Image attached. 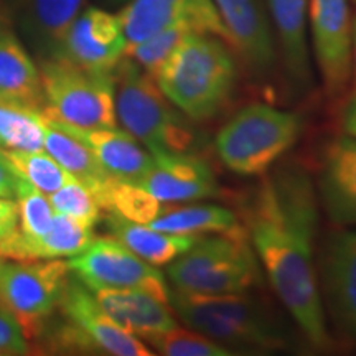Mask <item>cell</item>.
I'll list each match as a JSON object with an SVG mask.
<instances>
[{"label":"cell","instance_id":"obj_1","mask_svg":"<svg viewBox=\"0 0 356 356\" xmlns=\"http://www.w3.org/2000/svg\"><path fill=\"white\" fill-rule=\"evenodd\" d=\"M318 195L304 168L267 172L243 208L249 241L274 292L312 346L332 345L315 262Z\"/></svg>","mask_w":356,"mask_h":356},{"label":"cell","instance_id":"obj_2","mask_svg":"<svg viewBox=\"0 0 356 356\" xmlns=\"http://www.w3.org/2000/svg\"><path fill=\"white\" fill-rule=\"evenodd\" d=\"M154 78L180 113L203 122L228 106L238 83V65L228 42L193 32L178 43Z\"/></svg>","mask_w":356,"mask_h":356},{"label":"cell","instance_id":"obj_3","mask_svg":"<svg viewBox=\"0 0 356 356\" xmlns=\"http://www.w3.org/2000/svg\"><path fill=\"white\" fill-rule=\"evenodd\" d=\"M170 305L185 327L231 353H273L291 346L287 328L261 300L239 293H186L172 289Z\"/></svg>","mask_w":356,"mask_h":356},{"label":"cell","instance_id":"obj_4","mask_svg":"<svg viewBox=\"0 0 356 356\" xmlns=\"http://www.w3.org/2000/svg\"><path fill=\"white\" fill-rule=\"evenodd\" d=\"M115 115L122 129L152 152H188L197 134L167 99L152 74L124 55L114 70Z\"/></svg>","mask_w":356,"mask_h":356},{"label":"cell","instance_id":"obj_5","mask_svg":"<svg viewBox=\"0 0 356 356\" xmlns=\"http://www.w3.org/2000/svg\"><path fill=\"white\" fill-rule=\"evenodd\" d=\"M167 277L175 291L186 293L249 292L259 282V261L246 231L234 228L198 238L170 262Z\"/></svg>","mask_w":356,"mask_h":356},{"label":"cell","instance_id":"obj_6","mask_svg":"<svg viewBox=\"0 0 356 356\" xmlns=\"http://www.w3.org/2000/svg\"><path fill=\"white\" fill-rule=\"evenodd\" d=\"M302 127V118L291 111L267 104L246 106L216 134V154L236 175H264L296 144Z\"/></svg>","mask_w":356,"mask_h":356},{"label":"cell","instance_id":"obj_7","mask_svg":"<svg viewBox=\"0 0 356 356\" xmlns=\"http://www.w3.org/2000/svg\"><path fill=\"white\" fill-rule=\"evenodd\" d=\"M43 114L83 129L118 127L114 73L79 68L63 56L40 60Z\"/></svg>","mask_w":356,"mask_h":356},{"label":"cell","instance_id":"obj_8","mask_svg":"<svg viewBox=\"0 0 356 356\" xmlns=\"http://www.w3.org/2000/svg\"><path fill=\"white\" fill-rule=\"evenodd\" d=\"M68 262H0V309L19 323L25 340L37 338L68 284Z\"/></svg>","mask_w":356,"mask_h":356},{"label":"cell","instance_id":"obj_9","mask_svg":"<svg viewBox=\"0 0 356 356\" xmlns=\"http://www.w3.org/2000/svg\"><path fill=\"white\" fill-rule=\"evenodd\" d=\"M58 307L68 323L58 335L63 348L95 350L114 356L154 355L139 338L124 330L106 314L84 284L68 280Z\"/></svg>","mask_w":356,"mask_h":356},{"label":"cell","instance_id":"obj_10","mask_svg":"<svg viewBox=\"0 0 356 356\" xmlns=\"http://www.w3.org/2000/svg\"><path fill=\"white\" fill-rule=\"evenodd\" d=\"M68 267L91 292L142 289L162 299L170 297V289L157 266L149 264L114 236L92 239L84 251L71 257Z\"/></svg>","mask_w":356,"mask_h":356},{"label":"cell","instance_id":"obj_11","mask_svg":"<svg viewBox=\"0 0 356 356\" xmlns=\"http://www.w3.org/2000/svg\"><path fill=\"white\" fill-rule=\"evenodd\" d=\"M314 53L325 91L335 97L353 74V25L348 0H310Z\"/></svg>","mask_w":356,"mask_h":356},{"label":"cell","instance_id":"obj_12","mask_svg":"<svg viewBox=\"0 0 356 356\" xmlns=\"http://www.w3.org/2000/svg\"><path fill=\"white\" fill-rule=\"evenodd\" d=\"M118 15L127 47L173 24H188L197 33L215 35L231 44L213 0H129Z\"/></svg>","mask_w":356,"mask_h":356},{"label":"cell","instance_id":"obj_13","mask_svg":"<svg viewBox=\"0 0 356 356\" xmlns=\"http://www.w3.org/2000/svg\"><path fill=\"white\" fill-rule=\"evenodd\" d=\"M126 35L119 15L89 7L66 30L60 56L95 73H114L126 55Z\"/></svg>","mask_w":356,"mask_h":356},{"label":"cell","instance_id":"obj_14","mask_svg":"<svg viewBox=\"0 0 356 356\" xmlns=\"http://www.w3.org/2000/svg\"><path fill=\"white\" fill-rule=\"evenodd\" d=\"M318 284L337 328L356 340V231L332 236L318 262Z\"/></svg>","mask_w":356,"mask_h":356},{"label":"cell","instance_id":"obj_15","mask_svg":"<svg viewBox=\"0 0 356 356\" xmlns=\"http://www.w3.org/2000/svg\"><path fill=\"white\" fill-rule=\"evenodd\" d=\"M152 167L137 181L140 188L165 204L191 203L218 195L211 167L197 155L152 152Z\"/></svg>","mask_w":356,"mask_h":356},{"label":"cell","instance_id":"obj_16","mask_svg":"<svg viewBox=\"0 0 356 356\" xmlns=\"http://www.w3.org/2000/svg\"><path fill=\"white\" fill-rule=\"evenodd\" d=\"M228 30L231 47L251 71L267 74L275 63V44L269 17L261 0H213Z\"/></svg>","mask_w":356,"mask_h":356},{"label":"cell","instance_id":"obj_17","mask_svg":"<svg viewBox=\"0 0 356 356\" xmlns=\"http://www.w3.org/2000/svg\"><path fill=\"white\" fill-rule=\"evenodd\" d=\"M48 119L83 142L97 159L101 167L115 180L137 184L152 167V154L147 152L145 147L126 131H119L118 127L83 129L58 122L51 118Z\"/></svg>","mask_w":356,"mask_h":356},{"label":"cell","instance_id":"obj_18","mask_svg":"<svg viewBox=\"0 0 356 356\" xmlns=\"http://www.w3.org/2000/svg\"><path fill=\"white\" fill-rule=\"evenodd\" d=\"M318 200L328 218L340 226H356V139L337 137L323 154Z\"/></svg>","mask_w":356,"mask_h":356},{"label":"cell","instance_id":"obj_19","mask_svg":"<svg viewBox=\"0 0 356 356\" xmlns=\"http://www.w3.org/2000/svg\"><path fill=\"white\" fill-rule=\"evenodd\" d=\"M96 300L106 314L137 338L159 335L177 327L170 300L142 289H101Z\"/></svg>","mask_w":356,"mask_h":356},{"label":"cell","instance_id":"obj_20","mask_svg":"<svg viewBox=\"0 0 356 356\" xmlns=\"http://www.w3.org/2000/svg\"><path fill=\"white\" fill-rule=\"evenodd\" d=\"M270 22L280 43V53L292 86L309 89L312 84L307 13L309 0H267Z\"/></svg>","mask_w":356,"mask_h":356},{"label":"cell","instance_id":"obj_21","mask_svg":"<svg viewBox=\"0 0 356 356\" xmlns=\"http://www.w3.org/2000/svg\"><path fill=\"white\" fill-rule=\"evenodd\" d=\"M84 0H20V24L40 60L56 58Z\"/></svg>","mask_w":356,"mask_h":356},{"label":"cell","instance_id":"obj_22","mask_svg":"<svg viewBox=\"0 0 356 356\" xmlns=\"http://www.w3.org/2000/svg\"><path fill=\"white\" fill-rule=\"evenodd\" d=\"M0 96L37 109L44 106L38 66L3 20H0Z\"/></svg>","mask_w":356,"mask_h":356},{"label":"cell","instance_id":"obj_23","mask_svg":"<svg viewBox=\"0 0 356 356\" xmlns=\"http://www.w3.org/2000/svg\"><path fill=\"white\" fill-rule=\"evenodd\" d=\"M109 228L114 238L126 244L132 252L152 266H165L197 243L195 234H173L140 222H132L109 215Z\"/></svg>","mask_w":356,"mask_h":356},{"label":"cell","instance_id":"obj_24","mask_svg":"<svg viewBox=\"0 0 356 356\" xmlns=\"http://www.w3.org/2000/svg\"><path fill=\"white\" fill-rule=\"evenodd\" d=\"M44 115V114H43ZM44 150L70 173L86 186H89L97 197L102 186L111 180V177L97 159L92 155L83 142L76 137L55 126L44 115Z\"/></svg>","mask_w":356,"mask_h":356},{"label":"cell","instance_id":"obj_25","mask_svg":"<svg viewBox=\"0 0 356 356\" xmlns=\"http://www.w3.org/2000/svg\"><path fill=\"white\" fill-rule=\"evenodd\" d=\"M147 226L159 231L173 234H203V233H225L238 228L236 215L228 208L218 204L195 203L185 207H170L165 204L163 211L147 222Z\"/></svg>","mask_w":356,"mask_h":356},{"label":"cell","instance_id":"obj_26","mask_svg":"<svg viewBox=\"0 0 356 356\" xmlns=\"http://www.w3.org/2000/svg\"><path fill=\"white\" fill-rule=\"evenodd\" d=\"M0 149L44 150L43 109L0 96Z\"/></svg>","mask_w":356,"mask_h":356},{"label":"cell","instance_id":"obj_27","mask_svg":"<svg viewBox=\"0 0 356 356\" xmlns=\"http://www.w3.org/2000/svg\"><path fill=\"white\" fill-rule=\"evenodd\" d=\"M97 202L102 210L109 211V215L132 222H140V225H147L155 220L165 208V203L159 202L139 185L115 180V178H111L108 184L102 186L97 193Z\"/></svg>","mask_w":356,"mask_h":356},{"label":"cell","instance_id":"obj_28","mask_svg":"<svg viewBox=\"0 0 356 356\" xmlns=\"http://www.w3.org/2000/svg\"><path fill=\"white\" fill-rule=\"evenodd\" d=\"M2 154L17 178L33 185L44 195H51L73 178L50 154L43 150L25 152V150L2 149Z\"/></svg>","mask_w":356,"mask_h":356},{"label":"cell","instance_id":"obj_29","mask_svg":"<svg viewBox=\"0 0 356 356\" xmlns=\"http://www.w3.org/2000/svg\"><path fill=\"white\" fill-rule=\"evenodd\" d=\"M193 32L195 30L188 24H173L154 33L152 37L142 40V42L132 44V47H127L126 56L136 61L147 73L155 76V73H157L160 66L165 63V60L172 55L178 43L186 35Z\"/></svg>","mask_w":356,"mask_h":356},{"label":"cell","instance_id":"obj_30","mask_svg":"<svg viewBox=\"0 0 356 356\" xmlns=\"http://www.w3.org/2000/svg\"><path fill=\"white\" fill-rule=\"evenodd\" d=\"M159 355L165 356H229L233 355L211 338L191 328L173 327L172 330L147 338Z\"/></svg>","mask_w":356,"mask_h":356},{"label":"cell","instance_id":"obj_31","mask_svg":"<svg viewBox=\"0 0 356 356\" xmlns=\"http://www.w3.org/2000/svg\"><path fill=\"white\" fill-rule=\"evenodd\" d=\"M17 204H19V222L17 231L26 239H37L50 228L53 211L48 195L35 188L33 185L20 180L17 185Z\"/></svg>","mask_w":356,"mask_h":356},{"label":"cell","instance_id":"obj_32","mask_svg":"<svg viewBox=\"0 0 356 356\" xmlns=\"http://www.w3.org/2000/svg\"><path fill=\"white\" fill-rule=\"evenodd\" d=\"M48 200L55 213H63L88 225L95 226L101 218L102 208L95 191L76 178H71L61 188L48 195Z\"/></svg>","mask_w":356,"mask_h":356},{"label":"cell","instance_id":"obj_33","mask_svg":"<svg viewBox=\"0 0 356 356\" xmlns=\"http://www.w3.org/2000/svg\"><path fill=\"white\" fill-rule=\"evenodd\" d=\"M29 353L24 333L19 323L6 310L0 309V356H17Z\"/></svg>","mask_w":356,"mask_h":356},{"label":"cell","instance_id":"obj_34","mask_svg":"<svg viewBox=\"0 0 356 356\" xmlns=\"http://www.w3.org/2000/svg\"><path fill=\"white\" fill-rule=\"evenodd\" d=\"M19 222V204L12 198L0 197V238L10 234Z\"/></svg>","mask_w":356,"mask_h":356},{"label":"cell","instance_id":"obj_35","mask_svg":"<svg viewBox=\"0 0 356 356\" xmlns=\"http://www.w3.org/2000/svg\"><path fill=\"white\" fill-rule=\"evenodd\" d=\"M17 185H19V178L12 172L8 165L7 159L3 157L2 149H0V197L13 198L17 195Z\"/></svg>","mask_w":356,"mask_h":356},{"label":"cell","instance_id":"obj_36","mask_svg":"<svg viewBox=\"0 0 356 356\" xmlns=\"http://www.w3.org/2000/svg\"><path fill=\"white\" fill-rule=\"evenodd\" d=\"M341 127L346 136L356 139V91L348 97L341 111Z\"/></svg>","mask_w":356,"mask_h":356},{"label":"cell","instance_id":"obj_37","mask_svg":"<svg viewBox=\"0 0 356 356\" xmlns=\"http://www.w3.org/2000/svg\"><path fill=\"white\" fill-rule=\"evenodd\" d=\"M353 65H355V78H356V20L353 24Z\"/></svg>","mask_w":356,"mask_h":356},{"label":"cell","instance_id":"obj_38","mask_svg":"<svg viewBox=\"0 0 356 356\" xmlns=\"http://www.w3.org/2000/svg\"><path fill=\"white\" fill-rule=\"evenodd\" d=\"M104 3H108V6H122V3H127L129 0H102Z\"/></svg>","mask_w":356,"mask_h":356},{"label":"cell","instance_id":"obj_39","mask_svg":"<svg viewBox=\"0 0 356 356\" xmlns=\"http://www.w3.org/2000/svg\"><path fill=\"white\" fill-rule=\"evenodd\" d=\"M353 2H355V3H356V0H353Z\"/></svg>","mask_w":356,"mask_h":356}]
</instances>
